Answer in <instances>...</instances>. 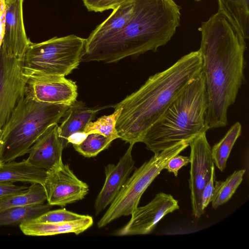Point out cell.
Masks as SVG:
<instances>
[{"label": "cell", "instance_id": "cell-1", "mask_svg": "<svg viewBox=\"0 0 249 249\" xmlns=\"http://www.w3.org/2000/svg\"><path fill=\"white\" fill-rule=\"evenodd\" d=\"M199 49L202 59L208 107V130L228 124L227 112L245 82V39L221 13L202 22Z\"/></svg>", "mask_w": 249, "mask_h": 249}, {"label": "cell", "instance_id": "cell-2", "mask_svg": "<svg viewBox=\"0 0 249 249\" xmlns=\"http://www.w3.org/2000/svg\"><path fill=\"white\" fill-rule=\"evenodd\" d=\"M202 72L199 50L182 56L150 76L137 90L114 106L121 108L115 128L120 138L134 145L188 85Z\"/></svg>", "mask_w": 249, "mask_h": 249}, {"label": "cell", "instance_id": "cell-3", "mask_svg": "<svg viewBox=\"0 0 249 249\" xmlns=\"http://www.w3.org/2000/svg\"><path fill=\"white\" fill-rule=\"evenodd\" d=\"M181 7L173 0H135L132 16L113 37L83 53L81 62L106 63L155 52L166 45L180 25Z\"/></svg>", "mask_w": 249, "mask_h": 249}, {"label": "cell", "instance_id": "cell-4", "mask_svg": "<svg viewBox=\"0 0 249 249\" xmlns=\"http://www.w3.org/2000/svg\"><path fill=\"white\" fill-rule=\"evenodd\" d=\"M205 80L202 72L175 99L145 132L140 142L157 154L178 142L190 141L208 130Z\"/></svg>", "mask_w": 249, "mask_h": 249}, {"label": "cell", "instance_id": "cell-5", "mask_svg": "<svg viewBox=\"0 0 249 249\" xmlns=\"http://www.w3.org/2000/svg\"><path fill=\"white\" fill-rule=\"evenodd\" d=\"M69 107L38 102L24 95L2 129V162L27 154L51 125L58 124Z\"/></svg>", "mask_w": 249, "mask_h": 249}, {"label": "cell", "instance_id": "cell-6", "mask_svg": "<svg viewBox=\"0 0 249 249\" xmlns=\"http://www.w3.org/2000/svg\"><path fill=\"white\" fill-rule=\"evenodd\" d=\"M86 40L70 35L37 43L30 42L24 56L25 73L28 77L70 74L81 62Z\"/></svg>", "mask_w": 249, "mask_h": 249}, {"label": "cell", "instance_id": "cell-7", "mask_svg": "<svg viewBox=\"0 0 249 249\" xmlns=\"http://www.w3.org/2000/svg\"><path fill=\"white\" fill-rule=\"evenodd\" d=\"M189 146L182 141L162 150L136 169L128 178L107 211L97 223L103 228L123 216L130 215L138 206L141 196L153 181L164 169L168 161Z\"/></svg>", "mask_w": 249, "mask_h": 249}, {"label": "cell", "instance_id": "cell-8", "mask_svg": "<svg viewBox=\"0 0 249 249\" xmlns=\"http://www.w3.org/2000/svg\"><path fill=\"white\" fill-rule=\"evenodd\" d=\"M26 51L0 45V130L25 95L29 78L23 66Z\"/></svg>", "mask_w": 249, "mask_h": 249}, {"label": "cell", "instance_id": "cell-9", "mask_svg": "<svg viewBox=\"0 0 249 249\" xmlns=\"http://www.w3.org/2000/svg\"><path fill=\"white\" fill-rule=\"evenodd\" d=\"M49 204L62 207L82 199L88 193V185L79 179L60 159L47 171L43 184Z\"/></svg>", "mask_w": 249, "mask_h": 249}, {"label": "cell", "instance_id": "cell-10", "mask_svg": "<svg viewBox=\"0 0 249 249\" xmlns=\"http://www.w3.org/2000/svg\"><path fill=\"white\" fill-rule=\"evenodd\" d=\"M191 147V164L189 188L193 215L199 218L204 213L202 209L201 196L203 190L209 181L213 160L211 147L206 138V133L197 136L189 142Z\"/></svg>", "mask_w": 249, "mask_h": 249}, {"label": "cell", "instance_id": "cell-11", "mask_svg": "<svg viewBox=\"0 0 249 249\" xmlns=\"http://www.w3.org/2000/svg\"><path fill=\"white\" fill-rule=\"evenodd\" d=\"M179 209L178 202L170 194L159 193L147 204L137 207L129 221L114 233L117 236L145 235L152 232L166 215Z\"/></svg>", "mask_w": 249, "mask_h": 249}, {"label": "cell", "instance_id": "cell-12", "mask_svg": "<svg viewBox=\"0 0 249 249\" xmlns=\"http://www.w3.org/2000/svg\"><path fill=\"white\" fill-rule=\"evenodd\" d=\"M25 95L38 102L70 106L78 95L75 82L58 75L29 77Z\"/></svg>", "mask_w": 249, "mask_h": 249}, {"label": "cell", "instance_id": "cell-13", "mask_svg": "<svg viewBox=\"0 0 249 249\" xmlns=\"http://www.w3.org/2000/svg\"><path fill=\"white\" fill-rule=\"evenodd\" d=\"M133 145L129 144L116 164H109L105 167V183L95 201L96 215L110 204L134 170L135 161L132 156Z\"/></svg>", "mask_w": 249, "mask_h": 249}, {"label": "cell", "instance_id": "cell-14", "mask_svg": "<svg viewBox=\"0 0 249 249\" xmlns=\"http://www.w3.org/2000/svg\"><path fill=\"white\" fill-rule=\"evenodd\" d=\"M57 128V124L51 125L31 146L28 152L29 163L47 171L62 159L63 148Z\"/></svg>", "mask_w": 249, "mask_h": 249}, {"label": "cell", "instance_id": "cell-15", "mask_svg": "<svg viewBox=\"0 0 249 249\" xmlns=\"http://www.w3.org/2000/svg\"><path fill=\"white\" fill-rule=\"evenodd\" d=\"M135 0H125L113 10L109 16L86 39L84 52L88 51L120 33L131 18Z\"/></svg>", "mask_w": 249, "mask_h": 249}, {"label": "cell", "instance_id": "cell-16", "mask_svg": "<svg viewBox=\"0 0 249 249\" xmlns=\"http://www.w3.org/2000/svg\"><path fill=\"white\" fill-rule=\"evenodd\" d=\"M23 0H10L4 4V24L1 44L4 46L27 49L30 40L24 28Z\"/></svg>", "mask_w": 249, "mask_h": 249}, {"label": "cell", "instance_id": "cell-17", "mask_svg": "<svg viewBox=\"0 0 249 249\" xmlns=\"http://www.w3.org/2000/svg\"><path fill=\"white\" fill-rule=\"evenodd\" d=\"M103 108L89 107L83 102L77 101L69 107L57 128L63 149L68 146L69 138L75 133L83 132L86 125Z\"/></svg>", "mask_w": 249, "mask_h": 249}, {"label": "cell", "instance_id": "cell-18", "mask_svg": "<svg viewBox=\"0 0 249 249\" xmlns=\"http://www.w3.org/2000/svg\"><path fill=\"white\" fill-rule=\"evenodd\" d=\"M93 223L91 216L85 215L80 219L70 222H37L30 221L19 224V227L23 234L30 236H50L69 233L77 235L90 228Z\"/></svg>", "mask_w": 249, "mask_h": 249}, {"label": "cell", "instance_id": "cell-19", "mask_svg": "<svg viewBox=\"0 0 249 249\" xmlns=\"http://www.w3.org/2000/svg\"><path fill=\"white\" fill-rule=\"evenodd\" d=\"M47 171L31 164L26 160L0 163V182L21 181L43 185Z\"/></svg>", "mask_w": 249, "mask_h": 249}, {"label": "cell", "instance_id": "cell-20", "mask_svg": "<svg viewBox=\"0 0 249 249\" xmlns=\"http://www.w3.org/2000/svg\"><path fill=\"white\" fill-rule=\"evenodd\" d=\"M223 14L246 40L249 37V0H217Z\"/></svg>", "mask_w": 249, "mask_h": 249}, {"label": "cell", "instance_id": "cell-21", "mask_svg": "<svg viewBox=\"0 0 249 249\" xmlns=\"http://www.w3.org/2000/svg\"><path fill=\"white\" fill-rule=\"evenodd\" d=\"M47 204L11 207L0 211V226L20 224L32 221L51 210Z\"/></svg>", "mask_w": 249, "mask_h": 249}, {"label": "cell", "instance_id": "cell-22", "mask_svg": "<svg viewBox=\"0 0 249 249\" xmlns=\"http://www.w3.org/2000/svg\"><path fill=\"white\" fill-rule=\"evenodd\" d=\"M47 196L43 186L32 183L25 191L0 198V211L11 207L44 204Z\"/></svg>", "mask_w": 249, "mask_h": 249}, {"label": "cell", "instance_id": "cell-23", "mask_svg": "<svg viewBox=\"0 0 249 249\" xmlns=\"http://www.w3.org/2000/svg\"><path fill=\"white\" fill-rule=\"evenodd\" d=\"M241 133V124L239 122H236L231 127L223 138L211 148L214 164L221 171L225 169L231 149Z\"/></svg>", "mask_w": 249, "mask_h": 249}, {"label": "cell", "instance_id": "cell-24", "mask_svg": "<svg viewBox=\"0 0 249 249\" xmlns=\"http://www.w3.org/2000/svg\"><path fill=\"white\" fill-rule=\"evenodd\" d=\"M245 169L235 171L223 181H215L212 205L216 209L228 202L241 183Z\"/></svg>", "mask_w": 249, "mask_h": 249}, {"label": "cell", "instance_id": "cell-25", "mask_svg": "<svg viewBox=\"0 0 249 249\" xmlns=\"http://www.w3.org/2000/svg\"><path fill=\"white\" fill-rule=\"evenodd\" d=\"M112 141L104 135L96 132L88 133L79 144H73L75 150L82 156L88 157L96 156L107 148Z\"/></svg>", "mask_w": 249, "mask_h": 249}, {"label": "cell", "instance_id": "cell-26", "mask_svg": "<svg viewBox=\"0 0 249 249\" xmlns=\"http://www.w3.org/2000/svg\"><path fill=\"white\" fill-rule=\"evenodd\" d=\"M121 111L120 108L115 109L112 114L103 116L95 122H90L85 127L83 132L87 134L91 132L98 133L111 139L112 141L120 138L115 125Z\"/></svg>", "mask_w": 249, "mask_h": 249}, {"label": "cell", "instance_id": "cell-27", "mask_svg": "<svg viewBox=\"0 0 249 249\" xmlns=\"http://www.w3.org/2000/svg\"><path fill=\"white\" fill-rule=\"evenodd\" d=\"M84 215L62 209L49 210L32 221L37 222H70L80 219Z\"/></svg>", "mask_w": 249, "mask_h": 249}, {"label": "cell", "instance_id": "cell-28", "mask_svg": "<svg viewBox=\"0 0 249 249\" xmlns=\"http://www.w3.org/2000/svg\"><path fill=\"white\" fill-rule=\"evenodd\" d=\"M125 0H82L83 4L89 11L103 12L113 10Z\"/></svg>", "mask_w": 249, "mask_h": 249}, {"label": "cell", "instance_id": "cell-29", "mask_svg": "<svg viewBox=\"0 0 249 249\" xmlns=\"http://www.w3.org/2000/svg\"><path fill=\"white\" fill-rule=\"evenodd\" d=\"M215 181V167L213 165L210 179L204 187L201 196L202 209L205 211L210 202H211L214 191V183Z\"/></svg>", "mask_w": 249, "mask_h": 249}, {"label": "cell", "instance_id": "cell-30", "mask_svg": "<svg viewBox=\"0 0 249 249\" xmlns=\"http://www.w3.org/2000/svg\"><path fill=\"white\" fill-rule=\"evenodd\" d=\"M189 157L177 155L172 158L165 165L164 169L168 172L173 173L175 177H177L179 170L182 167L186 166L190 163Z\"/></svg>", "mask_w": 249, "mask_h": 249}, {"label": "cell", "instance_id": "cell-31", "mask_svg": "<svg viewBox=\"0 0 249 249\" xmlns=\"http://www.w3.org/2000/svg\"><path fill=\"white\" fill-rule=\"evenodd\" d=\"M28 187L18 186L11 182H0V198L20 193Z\"/></svg>", "mask_w": 249, "mask_h": 249}, {"label": "cell", "instance_id": "cell-32", "mask_svg": "<svg viewBox=\"0 0 249 249\" xmlns=\"http://www.w3.org/2000/svg\"><path fill=\"white\" fill-rule=\"evenodd\" d=\"M2 129L0 130V163H2V156L3 153V144L1 140Z\"/></svg>", "mask_w": 249, "mask_h": 249}, {"label": "cell", "instance_id": "cell-33", "mask_svg": "<svg viewBox=\"0 0 249 249\" xmlns=\"http://www.w3.org/2000/svg\"><path fill=\"white\" fill-rule=\"evenodd\" d=\"M10 0H3L4 3H6Z\"/></svg>", "mask_w": 249, "mask_h": 249}, {"label": "cell", "instance_id": "cell-34", "mask_svg": "<svg viewBox=\"0 0 249 249\" xmlns=\"http://www.w3.org/2000/svg\"><path fill=\"white\" fill-rule=\"evenodd\" d=\"M0 5H1V0H0Z\"/></svg>", "mask_w": 249, "mask_h": 249}, {"label": "cell", "instance_id": "cell-35", "mask_svg": "<svg viewBox=\"0 0 249 249\" xmlns=\"http://www.w3.org/2000/svg\"><path fill=\"white\" fill-rule=\"evenodd\" d=\"M196 0V1H200L201 0Z\"/></svg>", "mask_w": 249, "mask_h": 249}]
</instances>
